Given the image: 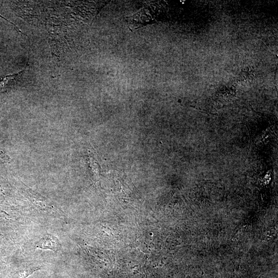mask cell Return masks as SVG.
<instances>
[{
    "label": "cell",
    "mask_w": 278,
    "mask_h": 278,
    "mask_svg": "<svg viewBox=\"0 0 278 278\" xmlns=\"http://www.w3.org/2000/svg\"><path fill=\"white\" fill-rule=\"evenodd\" d=\"M39 270L40 269L38 267H34L23 269L19 273V277L18 278H26L28 276H30L33 273Z\"/></svg>",
    "instance_id": "7a4b0ae2"
},
{
    "label": "cell",
    "mask_w": 278,
    "mask_h": 278,
    "mask_svg": "<svg viewBox=\"0 0 278 278\" xmlns=\"http://www.w3.org/2000/svg\"><path fill=\"white\" fill-rule=\"evenodd\" d=\"M37 248L42 250H51L55 253L59 251L61 244L58 239L51 234L44 236L37 243Z\"/></svg>",
    "instance_id": "6da1fadb"
}]
</instances>
